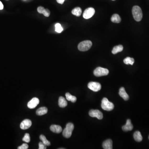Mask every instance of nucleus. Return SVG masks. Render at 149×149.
<instances>
[{"label":"nucleus","instance_id":"7","mask_svg":"<svg viewBox=\"0 0 149 149\" xmlns=\"http://www.w3.org/2000/svg\"><path fill=\"white\" fill-rule=\"evenodd\" d=\"M95 13V10L93 8H89L84 11L83 17L85 19H88L92 18Z\"/></svg>","mask_w":149,"mask_h":149},{"label":"nucleus","instance_id":"3","mask_svg":"<svg viewBox=\"0 0 149 149\" xmlns=\"http://www.w3.org/2000/svg\"><path fill=\"white\" fill-rule=\"evenodd\" d=\"M74 125L72 123H69L66 125V127L63 132V135L65 138H68L71 137L73 131L74 129Z\"/></svg>","mask_w":149,"mask_h":149},{"label":"nucleus","instance_id":"1","mask_svg":"<svg viewBox=\"0 0 149 149\" xmlns=\"http://www.w3.org/2000/svg\"><path fill=\"white\" fill-rule=\"evenodd\" d=\"M132 13L133 18L135 21L139 22L142 19V13L139 6H133L132 8Z\"/></svg>","mask_w":149,"mask_h":149},{"label":"nucleus","instance_id":"26","mask_svg":"<svg viewBox=\"0 0 149 149\" xmlns=\"http://www.w3.org/2000/svg\"><path fill=\"white\" fill-rule=\"evenodd\" d=\"M42 14L46 17H48L49 16L50 12L48 9H45L43 12Z\"/></svg>","mask_w":149,"mask_h":149},{"label":"nucleus","instance_id":"21","mask_svg":"<svg viewBox=\"0 0 149 149\" xmlns=\"http://www.w3.org/2000/svg\"><path fill=\"white\" fill-rule=\"evenodd\" d=\"M66 99L67 100L69 101H71L72 102L75 103L76 102L77 100V98L75 96H73L71 94L69 93H66L65 94Z\"/></svg>","mask_w":149,"mask_h":149},{"label":"nucleus","instance_id":"22","mask_svg":"<svg viewBox=\"0 0 149 149\" xmlns=\"http://www.w3.org/2000/svg\"><path fill=\"white\" fill-rule=\"evenodd\" d=\"M135 60L134 58H132L127 57L126 58H125L124 60V62L125 64L126 65H133V63H134Z\"/></svg>","mask_w":149,"mask_h":149},{"label":"nucleus","instance_id":"23","mask_svg":"<svg viewBox=\"0 0 149 149\" xmlns=\"http://www.w3.org/2000/svg\"><path fill=\"white\" fill-rule=\"evenodd\" d=\"M40 139L41 140V141H42V142L44 143L45 145H47V146H50V142L47 139V138L45 135H41L40 136Z\"/></svg>","mask_w":149,"mask_h":149},{"label":"nucleus","instance_id":"6","mask_svg":"<svg viewBox=\"0 0 149 149\" xmlns=\"http://www.w3.org/2000/svg\"><path fill=\"white\" fill-rule=\"evenodd\" d=\"M88 87L94 92H98L101 90L102 86L99 82H91L88 83Z\"/></svg>","mask_w":149,"mask_h":149},{"label":"nucleus","instance_id":"18","mask_svg":"<svg viewBox=\"0 0 149 149\" xmlns=\"http://www.w3.org/2000/svg\"><path fill=\"white\" fill-rule=\"evenodd\" d=\"M124 49V47L122 45H119L116 46L114 47V48L112 51V53L114 54H115L118 53L122 51Z\"/></svg>","mask_w":149,"mask_h":149},{"label":"nucleus","instance_id":"19","mask_svg":"<svg viewBox=\"0 0 149 149\" xmlns=\"http://www.w3.org/2000/svg\"><path fill=\"white\" fill-rule=\"evenodd\" d=\"M121 20H122V19L120 18V17L117 14H114L111 18V21L113 23H119L121 22Z\"/></svg>","mask_w":149,"mask_h":149},{"label":"nucleus","instance_id":"20","mask_svg":"<svg viewBox=\"0 0 149 149\" xmlns=\"http://www.w3.org/2000/svg\"><path fill=\"white\" fill-rule=\"evenodd\" d=\"M82 9L80 7H76L72 10V13L74 15L79 17L82 14Z\"/></svg>","mask_w":149,"mask_h":149},{"label":"nucleus","instance_id":"2","mask_svg":"<svg viewBox=\"0 0 149 149\" xmlns=\"http://www.w3.org/2000/svg\"><path fill=\"white\" fill-rule=\"evenodd\" d=\"M101 107L103 109L107 111H112L114 107V104L109 102L107 98H104L102 100Z\"/></svg>","mask_w":149,"mask_h":149},{"label":"nucleus","instance_id":"24","mask_svg":"<svg viewBox=\"0 0 149 149\" xmlns=\"http://www.w3.org/2000/svg\"><path fill=\"white\" fill-rule=\"evenodd\" d=\"M55 28L56 31L58 33H61L63 31V28L59 23L56 24Z\"/></svg>","mask_w":149,"mask_h":149},{"label":"nucleus","instance_id":"5","mask_svg":"<svg viewBox=\"0 0 149 149\" xmlns=\"http://www.w3.org/2000/svg\"><path fill=\"white\" fill-rule=\"evenodd\" d=\"M109 73V71L107 69L100 67L96 68L94 71V75L96 77L106 76L108 75Z\"/></svg>","mask_w":149,"mask_h":149},{"label":"nucleus","instance_id":"27","mask_svg":"<svg viewBox=\"0 0 149 149\" xmlns=\"http://www.w3.org/2000/svg\"><path fill=\"white\" fill-rule=\"evenodd\" d=\"M38 146H39V147H38L39 149H47V145H45L42 142H40L38 144Z\"/></svg>","mask_w":149,"mask_h":149},{"label":"nucleus","instance_id":"29","mask_svg":"<svg viewBox=\"0 0 149 149\" xmlns=\"http://www.w3.org/2000/svg\"><path fill=\"white\" fill-rule=\"evenodd\" d=\"M45 9V8H44L43 7L40 6V7H38V8L37 11L40 13L42 14L43 12Z\"/></svg>","mask_w":149,"mask_h":149},{"label":"nucleus","instance_id":"12","mask_svg":"<svg viewBox=\"0 0 149 149\" xmlns=\"http://www.w3.org/2000/svg\"><path fill=\"white\" fill-rule=\"evenodd\" d=\"M119 95L125 101H127L129 100V97L125 92V89L124 87H122L119 89Z\"/></svg>","mask_w":149,"mask_h":149},{"label":"nucleus","instance_id":"33","mask_svg":"<svg viewBox=\"0 0 149 149\" xmlns=\"http://www.w3.org/2000/svg\"><path fill=\"white\" fill-rule=\"evenodd\" d=\"M6 1H8V0H6Z\"/></svg>","mask_w":149,"mask_h":149},{"label":"nucleus","instance_id":"28","mask_svg":"<svg viewBox=\"0 0 149 149\" xmlns=\"http://www.w3.org/2000/svg\"><path fill=\"white\" fill-rule=\"evenodd\" d=\"M29 146L26 143L23 144L21 146H19L18 147V149H27L28 148Z\"/></svg>","mask_w":149,"mask_h":149},{"label":"nucleus","instance_id":"17","mask_svg":"<svg viewBox=\"0 0 149 149\" xmlns=\"http://www.w3.org/2000/svg\"><path fill=\"white\" fill-rule=\"evenodd\" d=\"M133 137L134 138L135 140L138 142H140L142 141V137L141 135V133L139 131H137L135 132L133 134Z\"/></svg>","mask_w":149,"mask_h":149},{"label":"nucleus","instance_id":"32","mask_svg":"<svg viewBox=\"0 0 149 149\" xmlns=\"http://www.w3.org/2000/svg\"><path fill=\"white\" fill-rule=\"evenodd\" d=\"M112 1H115V0H112Z\"/></svg>","mask_w":149,"mask_h":149},{"label":"nucleus","instance_id":"30","mask_svg":"<svg viewBox=\"0 0 149 149\" xmlns=\"http://www.w3.org/2000/svg\"><path fill=\"white\" fill-rule=\"evenodd\" d=\"M65 1V0H56L57 2L58 3H60V4H63Z\"/></svg>","mask_w":149,"mask_h":149},{"label":"nucleus","instance_id":"13","mask_svg":"<svg viewBox=\"0 0 149 149\" xmlns=\"http://www.w3.org/2000/svg\"><path fill=\"white\" fill-rule=\"evenodd\" d=\"M112 144L113 142L112 140H107L104 141L103 143V147L104 149H112L113 148Z\"/></svg>","mask_w":149,"mask_h":149},{"label":"nucleus","instance_id":"25","mask_svg":"<svg viewBox=\"0 0 149 149\" xmlns=\"http://www.w3.org/2000/svg\"><path fill=\"white\" fill-rule=\"evenodd\" d=\"M23 140L27 143H29L30 141V135L28 133L25 134L24 137L23 138Z\"/></svg>","mask_w":149,"mask_h":149},{"label":"nucleus","instance_id":"10","mask_svg":"<svg viewBox=\"0 0 149 149\" xmlns=\"http://www.w3.org/2000/svg\"><path fill=\"white\" fill-rule=\"evenodd\" d=\"M32 122L29 119H25L21 122L20 127L23 130L27 129L32 125Z\"/></svg>","mask_w":149,"mask_h":149},{"label":"nucleus","instance_id":"8","mask_svg":"<svg viewBox=\"0 0 149 149\" xmlns=\"http://www.w3.org/2000/svg\"><path fill=\"white\" fill-rule=\"evenodd\" d=\"M89 115L92 117H96L98 119L101 120L103 118L102 112L98 110H91L89 113Z\"/></svg>","mask_w":149,"mask_h":149},{"label":"nucleus","instance_id":"15","mask_svg":"<svg viewBox=\"0 0 149 149\" xmlns=\"http://www.w3.org/2000/svg\"><path fill=\"white\" fill-rule=\"evenodd\" d=\"M68 103L65 98L60 97L58 99V106L61 108H64L67 106Z\"/></svg>","mask_w":149,"mask_h":149},{"label":"nucleus","instance_id":"14","mask_svg":"<svg viewBox=\"0 0 149 149\" xmlns=\"http://www.w3.org/2000/svg\"><path fill=\"white\" fill-rule=\"evenodd\" d=\"M51 131L56 133H59L62 131V128L60 125H52L50 126Z\"/></svg>","mask_w":149,"mask_h":149},{"label":"nucleus","instance_id":"16","mask_svg":"<svg viewBox=\"0 0 149 149\" xmlns=\"http://www.w3.org/2000/svg\"><path fill=\"white\" fill-rule=\"evenodd\" d=\"M48 109L45 107H42L38 109L36 111V114L37 115H42L47 114Z\"/></svg>","mask_w":149,"mask_h":149},{"label":"nucleus","instance_id":"9","mask_svg":"<svg viewBox=\"0 0 149 149\" xmlns=\"http://www.w3.org/2000/svg\"><path fill=\"white\" fill-rule=\"evenodd\" d=\"M40 103V100L38 98L34 97L28 103L27 107L30 109H34Z\"/></svg>","mask_w":149,"mask_h":149},{"label":"nucleus","instance_id":"34","mask_svg":"<svg viewBox=\"0 0 149 149\" xmlns=\"http://www.w3.org/2000/svg\"></svg>","mask_w":149,"mask_h":149},{"label":"nucleus","instance_id":"31","mask_svg":"<svg viewBox=\"0 0 149 149\" xmlns=\"http://www.w3.org/2000/svg\"><path fill=\"white\" fill-rule=\"evenodd\" d=\"M3 5L2 2L0 1V10H3Z\"/></svg>","mask_w":149,"mask_h":149},{"label":"nucleus","instance_id":"4","mask_svg":"<svg viewBox=\"0 0 149 149\" xmlns=\"http://www.w3.org/2000/svg\"><path fill=\"white\" fill-rule=\"evenodd\" d=\"M92 45V43L90 41H84L79 43L78 45V49L81 51H87L91 48Z\"/></svg>","mask_w":149,"mask_h":149},{"label":"nucleus","instance_id":"11","mask_svg":"<svg viewBox=\"0 0 149 149\" xmlns=\"http://www.w3.org/2000/svg\"><path fill=\"white\" fill-rule=\"evenodd\" d=\"M133 128V125L131 124V122L130 119H128L126 124L122 127L123 130L125 132L131 131L132 130Z\"/></svg>","mask_w":149,"mask_h":149}]
</instances>
